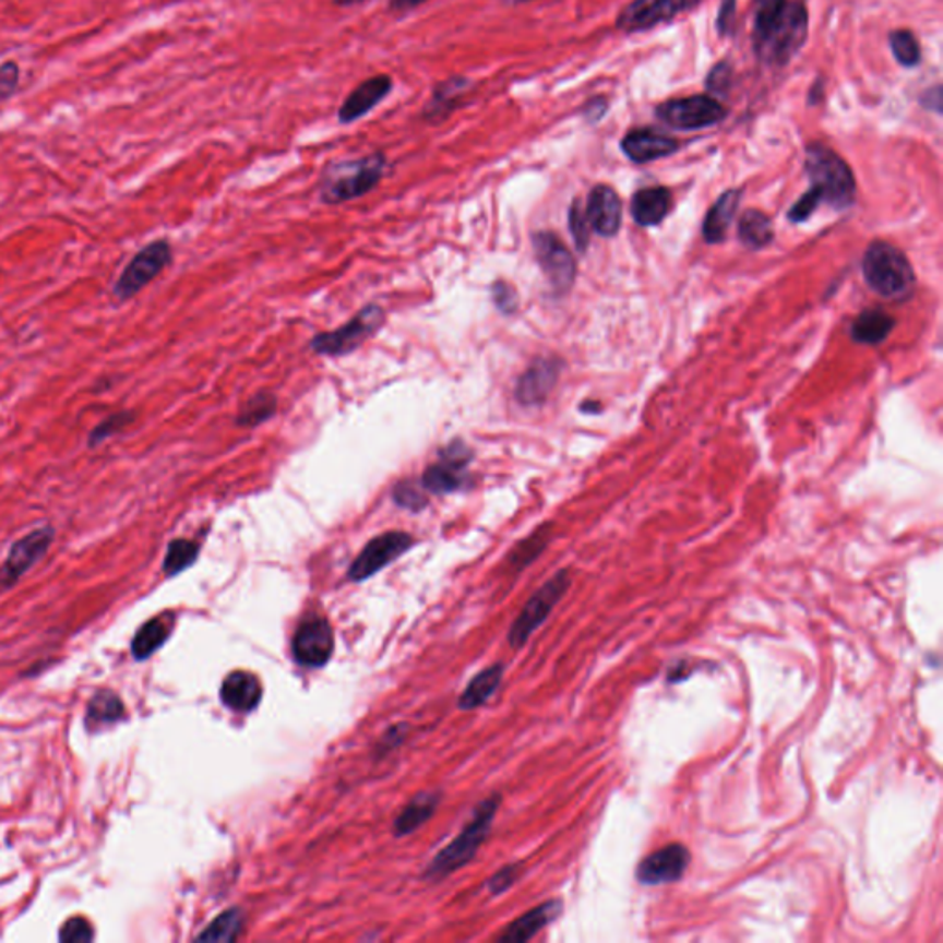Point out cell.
Segmentation results:
<instances>
[{
    "instance_id": "42",
    "label": "cell",
    "mask_w": 943,
    "mask_h": 943,
    "mask_svg": "<svg viewBox=\"0 0 943 943\" xmlns=\"http://www.w3.org/2000/svg\"><path fill=\"white\" fill-rule=\"evenodd\" d=\"M570 230H572L573 240H575L578 251L581 253L586 251L589 240V224L578 201H573L572 208H570Z\"/></svg>"
},
{
    "instance_id": "13",
    "label": "cell",
    "mask_w": 943,
    "mask_h": 943,
    "mask_svg": "<svg viewBox=\"0 0 943 943\" xmlns=\"http://www.w3.org/2000/svg\"><path fill=\"white\" fill-rule=\"evenodd\" d=\"M53 537H56L53 527H41V529L32 530L29 535L13 544L10 553H8L7 562L0 566V592L12 588L13 584L17 583L29 568L47 554L48 548L52 546Z\"/></svg>"
},
{
    "instance_id": "7",
    "label": "cell",
    "mask_w": 943,
    "mask_h": 943,
    "mask_svg": "<svg viewBox=\"0 0 943 943\" xmlns=\"http://www.w3.org/2000/svg\"><path fill=\"white\" fill-rule=\"evenodd\" d=\"M570 584H572L570 573L562 570V572L554 573L548 583L533 594L529 601L525 602L524 610L520 612L518 618L514 619L513 626L509 631V643L513 645V648L524 647L525 643L529 642L533 632L542 625L544 621L549 618V613L553 612L557 602L564 597Z\"/></svg>"
},
{
    "instance_id": "45",
    "label": "cell",
    "mask_w": 943,
    "mask_h": 943,
    "mask_svg": "<svg viewBox=\"0 0 943 943\" xmlns=\"http://www.w3.org/2000/svg\"><path fill=\"white\" fill-rule=\"evenodd\" d=\"M472 459H474V452L466 446L465 442L459 441V439L450 442V444H446V446L439 452V461H444V463H450V465L461 466V468H468Z\"/></svg>"
},
{
    "instance_id": "43",
    "label": "cell",
    "mask_w": 943,
    "mask_h": 943,
    "mask_svg": "<svg viewBox=\"0 0 943 943\" xmlns=\"http://www.w3.org/2000/svg\"><path fill=\"white\" fill-rule=\"evenodd\" d=\"M93 938H95L93 927H91V923H88L85 918H80V916L67 921L65 926L61 927V931H59V940H61V942L87 943L91 942Z\"/></svg>"
},
{
    "instance_id": "46",
    "label": "cell",
    "mask_w": 943,
    "mask_h": 943,
    "mask_svg": "<svg viewBox=\"0 0 943 943\" xmlns=\"http://www.w3.org/2000/svg\"><path fill=\"white\" fill-rule=\"evenodd\" d=\"M730 82V63H726V61H720V63H717V65L712 69V72L707 74L706 87L707 91H709V93H714V95H725V93H728Z\"/></svg>"
},
{
    "instance_id": "50",
    "label": "cell",
    "mask_w": 943,
    "mask_h": 943,
    "mask_svg": "<svg viewBox=\"0 0 943 943\" xmlns=\"http://www.w3.org/2000/svg\"><path fill=\"white\" fill-rule=\"evenodd\" d=\"M428 0H390V10L393 13L411 12L415 8L422 7Z\"/></svg>"
},
{
    "instance_id": "8",
    "label": "cell",
    "mask_w": 943,
    "mask_h": 943,
    "mask_svg": "<svg viewBox=\"0 0 943 943\" xmlns=\"http://www.w3.org/2000/svg\"><path fill=\"white\" fill-rule=\"evenodd\" d=\"M170 262V243L166 240H155L146 248L141 249L130 260V264L126 265L124 272L115 284V295L120 301H128L131 297H135L136 294H141L142 289L146 288L147 284L159 277Z\"/></svg>"
},
{
    "instance_id": "34",
    "label": "cell",
    "mask_w": 943,
    "mask_h": 943,
    "mask_svg": "<svg viewBox=\"0 0 943 943\" xmlns=\"http://www.w3.org/2000/svg\"><path fill=\"white\" fill-rule=\"evenodd\" d=\"M198 554H200L198 544L192 542V540H184V538H176L168 544L163 570L168 577L179 575L194 564Z\"/></svg>"
},
{
    "instance_id": "14",
    "label": "cell",
    "mask_w": 943,
    "mask_h": 943,
    "mask_svg": "<svg viewBox=\"0 0 943 943\" xmlns=\"http://www.w3.org/2000/svg\"><path fill=\"white\" fill-rule=\"evenodd\" d=\"M474 91V82L470 77L455 76L446 77L442 82L435 83L431 88L430 98L426 102L420 118L422 122L430 126H439L446 122L455 111H459L461 107L466 106L468 96Z\"/></svg>"
},
{
    "instance_id": "15",
    "label": "cell",
    "mask_w": 943,
    "mask_h": 943,
    "mask_svg": "<svg viewBox=\"0 0 943 943\" xmlns=\"http://www.w3.org/2000/svg\"><path fill=\"white\" fill-rule=\"evenodd\" d=\"M291 653L301 666L321 667L334 653V634L323 618L307 619L295 632Z\"/></svg>"
},
{
    "instance_id": "25",
    "label": "cell",
    "mask_w": 943,
    "mask_h": 943,
    "mask_svg": "<svg viewBox=\"0 0 943 943\" xmlns=\"http://www.w3.org/2000/svg\"><path fill=\"white\" fill-rule=\"evenodd\" d=\"M466 481H468L466 468L439 461L435 465L426 468L422 478H420V487L430 494H452V492L465 489Z\"/></svg>"
},
{
    "instance_id": "40",
    "label": "cell",
    "mask_w": 943,
    "mask_h": 943,
    "mask_svg": "<svg viewBox=\"0 0 943 943\" xmlns=\"http://www.w3.org/2000/svg\"><path fill=\"white\" fill-rule=\"evenodd\" d=\"M21 83V67L17 61L8 59L4 63H0V102H7L15 96Z\"/></svg>"
},
{
    "instance_id": "3",
    "label": "cell",
    "mask_w": 943,
    "mask_h": 943,
    "mask_svg": "<svg viewBox=\"0 0 943 943\" xmlns=\"http://www.w3.org/2000/svg\"><path fill=\"white\" fill-rule=\"evenodd\" d=\"M862 273L868 286L886 299H902L910 294L916 280L907 256L886 242H873L867 249Z\"/></svg>"
},
{
    "instance_id": "22",
    "label": "cell",
    "mask_w": 943,
    "mask_h": 943,
    "mask_svg": "<svg viewBox=\"0 0 943 943\" xmlns=\"http://www.w3.org/2000/svg\"><path fill=\"white\" fill-rule=\"evenodd\" d=\"M219 696L235 712H253L262 701V684L253 672L235 671L225 678Z\"/></svg>"
},
{
    "instance_id": "2",
    "label": "cell",
    "mask_w": 943,
    "mask_h": 943,
    "mask_svg": "<svg viewBox=\"0 0 943 943\" xmlns=\"http://www.w3.org/2000/svg\"><path fill=\"white\" fill-rule=\"evenodd\" d=\"M805 171L811 189L819 190L827 205L844 211L855 203V177L840 155L824 144H811L805 154Z\"/></svg>"
},
{
    "instance_id": "4",
    "label": "cell",
    "mask_w": 943,
    "mask_h": 943,
    "mask_svg": "<svg viewBox=\"0 0 943 943\" xmlns=\"http://www.w3.org/2000/svg\"><path fill=\"white\" fill-rule=\"evenodd\" d=\"M808 10L802 2H787L765 34L755 37V50L768 65H787L808 39Z\"/></svg>"
},
{
    "instance_id": "51",
    "label": "cell",
    "mask_w": 943,
    "mask_h": 943,
    "mask_svg": "<svg viewBox=\"0 0 943 943\" xmlns=\"http://www.w3.org/2000/svg\"><path fill=\"white\" fill-rule=\"evenodd\" d=\"M931 95H934V98H932V100L931 96H929V93H926V95L921 96V104H923V106L926 107H929V109H934V111L936 112L942 111V106H940V104H942V88H931Z\"/></svg>"
},
{
    "instance_id": "1",
    "label": "cell",
    "mask_w": 943,
    "mask_h": 943,
    "mask_svg": "<svg viewBox=\"0 0 943 943\" xmlns=\"http://www.w3.org/2000/svg\"><path fill=\"white\" fill-rule=\"evenodd\" d=\"M387 168V157L383 152L339 160L326 166L319 183V198L329 205H339L345 201L358 200L377 189Z\"/></svg>"
},
{
    "instance_id": "37",
    "label": "cell",
    "mask_w": 943,
    "mask_h": 943,
    "mask_svg": "<svg viewBox=\"0 0 943 943\" xmlns=\"http://www.w3.org/2000/svg\"><path fill=\"white\" fill-rule=\"evenodd\" d=\"M549 542V525H544L540 529L535 530L529 538H525L524 542H520L516 548H514L513 554H511V564H513L516 570H522V568L529 566L533 560L537 559L538 554L542 553L546 546Z\"/></svg>"
},
{
    "instance_id": "33",
    "label": "cell",
    "mask_w": 943,
    "mask_h": 943,
    "mask_svg": "<svg viewBox=\"0 0 943 943\" xmlns=\"http://www.w3.org/2000/svg\"><path fill=\"white\" fill-rule=\"evenodd\" d=\"M243 914L240 908H230L219 914L218 918L201 932L200 942H232L242 932Z\"/></svg>"
},
{
    "instance_id": "19",
    "label": "cell",
    "mask_w": 943,
    "mask_h": 943,
    "mask_svg": "<svg viewBox=\"0 0 943 943\" xmlns=\"http://www.w3.org/2000/svg\"><path fill=\"white\" fill-rule=\"evenodd\" d=\"M586 219L597 235H618L621 225V200L618 192L608 184H597L586 201Z\"/></svg>"
},
{
    "instance_id": "44",
    "label": "cell",
    "mask_w": 943,
    "mask_h": 943,
    "mask_svg": "<svg viewBox=\"0 0 943 943\" xmlns=\"http://www.w3.org/2000/svg\"><path fill=\"white\" fill-rule=\"evenodd\" d=\"M820 203H822V198H820L819 190L809 189L800 200L796 201L795 205L790 206V222L792 224L805 222L819 208Z\"/></svg>"
},
{
    "instance_id": "49",
    "label": "cell",
    "mask_w": 943,
    "mask_h": 943,
    "mask_svg": "<svg viewBox=\"0 0 943 943\" xmlns=\"http://www.w3.org/2000/svg\"><path fill=\"white\" fill-rule=\"evenodd\" d=\"M605 111H607V102L602 100V98H594V100H589L586 104L584 115H586L588 120H599L605 115Z\"/></svg>"
},
{
    "instance_id": "20",
    "label": "cell",
    "mask_w": 943,
    "mask_h": 943,
    "mask_svg": "<svg viewBox=\"0 0 943 943\" xmlns=\"http://www.w3.org/2000/svg\"><path fill=\"white\" fill-rule=\"evenodd\" d=\"M621 150L632 163L643 165V163H653V160L664 159V157L675 154L678 150V142L671 136L661 135L658 131L634 130L629 131L623 136Z\"/></svg>"
},
{
    "instance_id": "17",
    "label": "cell",
    "mask_w": 943,
    "mask_h": 943,
    "mask_svg": "<svg viewBox=\"0 0 943 943\" xmlns=\"http://www.w3.org/2000/svg\"><path fill=\"white\" fill-rule=\"evenodd\" d=\"M393 85L395 82L390 74H377L358 83L350 91V95L343 100L337 111V122L343 126L354 124L367 117L374 107L380 106L393 93Z\"/></svg>"
},
{
    "instance_id": "18",
    "label": "cell",
    "mask_w": 943,
    "mask_h": 943,
    "mask_svg": "<svg viewBox=\"0 0 943 943\" xmlns=\"http://www.w3.org/2000/svg\"><path fill=\"white\" fill-rule=\"evenodd\" d=\"M562 363L554 358H538L518 378L514 396L525 407L540 406L548 401L551 391L559 382Z\"/></svg>"
},
{
    "instance_id": "28",
    "label": "cell",
    "mask_w": 943,
    "mask_h": 943,
    "mask_svg": "<svg viewBox=\"0 0 943 943\" xmlns=\"http://www.w3.org/2000/svg\"><path fill=\"white\" fill-rule=\"evenodd\" d=\"M505 667L496 664L479 672L472 678L470 684L466 685L463 695L459 699L461 709H474V707L484 706L485 702L489 701L490 696L494 695L501 684Z\"/></svg>"
},
{
    "instance_id": "38",
    "label": "cell",
    "mask_w": 943,
    "mask_h": 943,
    "mask_svg": "<svg viewBox=\"0 0 943 943\" xmlns=\"http://www.w3.org/2000/svg\"><path fill=\"white\" fill-rule=\"evenodd\" d=\"M393 500H395L396 505L413 511V513H419L428 505L426 490L420 487V484H413V481L396 484L395 489H393Z\"/></svg>"
},
{
    "instance_id": "30",
    "label": "cell",
    "mask_w": 943,
    "mask_h": 943,
    "mask_svg": "<svg viewBox=\"0 0 943 943\" xmlns=\"http://www.w3.org/2000/svg\"><path fill=\"white\" fill-rule=\"evenodd\" d=\"M170 636V625L163 618H154L147 621L136 632L135 640L131 643V650L136 660H146L154 655L155 650H159L165 645L166 640Z\"/></svg>"
},
{
    "instance_id": "9",
    "label": "cell",
    "mask_w": 943,
    "mask_h": 943,
    "mask_svg": "<svg viewBox=\"0 0 943 943\" xmlns=\"http://www.w3.org/2000/svg\"><path fill=\"white\" fill-rule=\"evenodd\" d=\"M656 115L661 122H666L675 130L693 131L719 124L720 120H725L728 111L712 96L695 95L666 102L658 106Z\"/></svg>"
},
{
    "instance_id": "35",
    "label": "cell",
    "mask_w": 943,
    "mask_h": 943,
    "mask_svg": "<svg viewBox=\"0 0 943 943\" xmlns=\"http://www.w3.org/2000/svg\"><path fill=\"white\" fill-rule=\"evenodd\" d=\"M136 419V413L131 409L124 411L112 413L107 419L102 420L100 425L96 426L95 430L88 433V449H96L104 442L109 441L111 437L118 435L120 431H124L128 426L133 425Z\"/></svg>"
},
{
    "instance_id": "5",
    "label": "cell",
    "mask_w": 943,
    "mask_h": 943,
    "mask_svg": "<svg viewBox=\"0 0 943 943\" xmlns=\"http://www.w3.org/2000/svg\"><path fill=\"white\" fill-rule=\"evenodd\" d=\"M500 795H492L487 798L474 813V819L470 824L466 825L465 829L452 840V843L442 849L441 854L437 855L428 867V875L430 878H441L449 873L459 870L463 864L470 862L474 855L478 854L481 844L490 833V825L494 820L498 808H500Z\"/></svg>"
},
{
    "instance_id": "24",
    "label": "cell",
    "mask_w": 943,
    "mask_h": 943,
    "mask_svg": "<svg viewBox=\"0 0 943 943\" xmlns=\"http://www.w3.org/2000/svg\"><path fill=\"white\" fill-rule=\"evenodd\" d=\"M739 200H741L739 190H728L715 201V205L709 208L702 225V235L707 243H719L725 240L728 227L736 218Z\"/></svg>"
},
{
    "instance_id": "12",
    "label": "cell",
    "mask_w": 943,
    "mask_h": 943,
    "mask_svg": "<svg viewBox=\"0 0 943 943\" xmlns=\"http://www.w3.org/2000/svg\"><path fill=\"white\" fill-rule=\"evenodd\" d=\"M699 4L701 0H632L619 13L618 28L623 32H645L691 12Z\"/></svg>"
},
{
    "instance_id": "27",
    "label": "cell",
    "mask_w": 943,
    "mask_h": 943,
    "mask_svg": "<svg viewBox=\"0 0 943 943\" xmlns=\"http://www.w3.org/2000/svg\"><path fill=\"white\" fill-rule=\"evenodd\" d=\"M439 800H441V796H439V792H433V790L415 796L411 802L407 803L406 809L396 816V835L402 837V835L417 832L420 825L426 824L433 816L437 805H439Z\"/></svg>"
},
{
    "instance_id": "10",
    "label": "cell",
    "mask_w": 943,
    "mask_h": 943,
    "mask_svg": "<svg viewBox=\"0 0 943 943\" xmlns=\"http://www.w3.org/2000/svg\"><path fill=\"white\" fill-rule=\"evenodd\" d=\"M413 544L415 540L411 535H407L404 530H387L378 535L356 557L353 566L348 570V578L354 583L367 581L378 572H382L383 568L390 566L391 562H395L398 557L406 553L407 549H411Z\"/></svg>"
},
{
    "instance_id": "36",
    "label": "cell",
    "mask_w": 943,
    "mask_h": 943,
    "mask_svg": "<svg viewBox=\"0 0 943 943\" xmlns=\"http://www.w3.org/2000/svg\"><path fill=\"white\" fill-rule=\"evenodd\" d=\"M891 48L897 63L903 67H916L921 61L920 43L908 29H894L891 34Z\"/></svg>"
},
{
    "instance_id": "26",
    "label": "cell",
    "mask_w": 943,
    "mask_h": 943,
    "mask_svg": "<svg viewBox=\"0 0 943 943\" xmlns=\"http://www.w3.org/2000/svg\"><path fill=\"white\" fill-rule=\"evenodd\" d=\"M896 321L878 308L862 312L851 324V337L861 345H879L891 336Z\"/></svg>"
},
{
    "instance_id": "11",
    "label": "cell",
    "mask_w": 943,
    "mask_h": 943,
    "mask_svg": "<svg viewBox=\"0 0 943 943\" xmlns=\"http://www.w3.org/2000/svg\"><path fill=\"white\" fill-rule=\"evenodd\" d=\"M533 249L551 288L557 294H566L575 283V272H577L570 249L562 243L559 236L548 230L533 235Z\"/></svg>"
},
{
    "instance_id": "41",
    "label": "cell",
    "mask_w": 943,
    "mask_h": 943,
    "mask_svg": "<svg viewBox=\"0 0 943 943\" xmlns=\"http://www.w3.org/2000/svg\"><path fill=\"white\" fill-rule=\"evenodd\" d=\"M492 301L501 313L511 315L518 310V291L514 289L513 284L496 280L492 284Z\"/></svg>"
},
{
    "instance_id": "48",
    "label": "cell",
    "mask_w": 943,
    "mask_h": 943,
    "mask_svg": "<svg viewBox=\"0 0 943 943\" xmlns=\"http://www.w3.org/2000/svg\"><path fill=\"white\" fill-rule=\"evenodd\" d=\"M736 24V0H723L720 2L719 17H717V28L720 36H728Z\"/></svg>"
},
{
    "instance_id": "39",
    "label": "cell",
    "mask_w": 943,
    "mask_h": 943,
    "mask_svg": "<svg viewBox=\"0 0 943 943\" xmlns=\"http://www.w3.org/2000/svg\"><path fill=\"white\" fill-rule=\"evenodd\" d=\"M787 2L789 0H754V39L773 26Z\"/></svg>"
},
{
    "instance_id": "53",
    "label": "cell",
    "mask_w": 943,
    "mask_h": 943,
    "mask_svg": "<svg viewBox=\"0 0 943 943\" xmlns=\"http://www.w3.org/2000/svg\"><path fill=\"white\" fill-rule=\"evenodd\" d=\"M509 4H522V2H529V0H505Z\"/></svg>"
},
{
    "instance_id": "21",
    "label": "cell",
    "mask_w": 943,
    "mask_h": 943,
    "mask_svg": "<svg viewBox=\"0 0 943 943\" xmlns=\"http://www.w3.org/2000/svg\"><path fill=\"white\" fill-rule=\"evenodd\" d=\"M560 912H562V902H559V899L542 903V905H538V907L533 908L529 912H525L518 920L513 921L498 936V942H527L530 938L537 936L538 932L546 929L549 923H553L559 918Z\"/></svg>"
},
{
    "instance_id": "29",
    "label": "cell",
    "mask_w": 943,
    "mask_h": 943,
    "mask_svg": "<svg viewBox=\"0 0 943 943\" xmlns=\"http://www.w3.org/2000/svg\"><path fill=\"white\" fill-rule=\"evenodd\" d=\"M126 715L124 702L120 701V696L115 695L112 691H98L87 706V723L88 730H100L104 726L115 725Z\"/></svg>"
},
{
    "instance_id": "31",
    "label": "cell",
    "mask_w": 943,
    "mask_h": 943,
    "mask_svg": "<svg viewBox=\"0 0 943 943\" xmlns=\"http://www.w3.org/2000/svg\"><path fill=\"white\" fill-rule=\"evenodd\" d=\"M739 238L747 248H766L773 242V222L761 211H747L739 219Z\"/></svg>"
},
{
    "instance_id": "47",
    "label": "cell",
    "mask_w": 943,
    "mask_h": 943,
    "mask_svg": "<svg viewBox=\"0 0 943 943\" xmlns=\"http://www.w3.org/2000/svg\"><path fill=\"white\" fill-rule=\"evenodd\" d=\"M520 878V864H511V867H505L500 872L492 875L489 879V883H487V888H489L490 894H501V892L508 891L513 886L514 881Z\"/></svg>"
},
{
    "instance_id": "52",
    "label": "cell",
    "mask_w": 943,
    "mask_h": 943,
    "mask_svg": "<svg viewBox=\"0 0 943 943\" xmlns=\"http://www.w3.org/2000/svg\"><path fill=\"white\" fill-rule=\"evenodd\" d=\"M336 7L348 8V7H358V4H363L367 0H332Z\"/></svg>"
},
{
    "instance_id": "32",
    "label": "cell",
    "mask_w": 943,
    "mask_h": 943,
    "mask_svg": "<svg viewBox=\"0 0 943 943\" xmlns=\"http://www.w3.org/2000/svg\"><path fill=\"white\" fill-rule=\"evenodd\" d=\"M275 413H277V396L270 393V391H260L256 395L251 396L243 404L240 413L236 415V426L254 428V426L262 425L265 420L272 419Z\"/></svg>"
},
{
    "instance_id": "23",
    "label": "cell",
    "mask_w": 943,
    "mask_h": 943,
    "mask_svg": "<svg viewBox=\"0 0 943 943\" xmlns=\"http://www.w3.org/2000/svg\"><path fill=\"white\" fill-rule=\"evenodd\" d=\"M671 205V192L664 187L643 189L632 198V218L642 227H655L666 219Z\"/></svg>"
},
{
    "instance_id": "6",
    "label": "cell",
    "mask_w": 943,
    "mask_h": 943,
    "mask_svg": "<svg viewBox=\"0 0 943 943\" xmlns=\"http://www.w3.org/2000/svg\"><path fill=\"white\" fill-rule=\"evenodd\" d=\"M385 323V312L378 305H369L356 313L347 324L332 332H324L310 342L313 353L319 356H345L360 348L369 337L374 336Z\"/></svg>"
},
{
    "instance_id": "16",
    "label": "cell",
    "mask_w": 943,
    "mask_h": 943,
    "mask_svg": "<svg viewBox=\"0 0 943 943\" xmlns=\"http://www.w3.org/2000/svg\"><path fill=\"white\" fill-rule=\"evenodd\" d=\"M690 849L685 848L684 844H667L640 862L637 881L647 886L675 883L678 879H682L690 867Z\"/></svg>"
}]
</instances>
